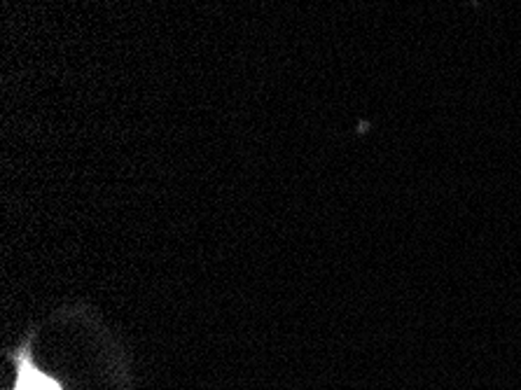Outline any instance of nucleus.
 <instances>
[{"mask_svg": "<svg viewBox=\"0 0 521 390\" xmlns=\"http://www.w3.org/2000/svg\"><path fill=\"white\" fill-rule=\"evenodd\" d=\"M14 390H61V386L56 384L52 377L42 374L38 367H35L31 360H21L19 363V372H17V384Z\"/></svg>", "mask_w": 521, "mask_h": 390, "instance_id": "nucleus-1", "label": "nucleus"}]
</instances>
